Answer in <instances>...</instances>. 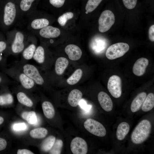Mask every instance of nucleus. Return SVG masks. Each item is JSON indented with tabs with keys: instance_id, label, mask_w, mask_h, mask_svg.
Returning a JSON list of instances; mask_svg holds the SVG:
<instances>
[{
	"instance_id": "obj_1",
	"label": "nucleus",
	"mask_w": 154,
	"mask_h": 154,
	"mask_svg": "<svg viewBox=\"0 0 154 154\" xmlns=\"http://www.w3.org/2000/svg\"><path fill=\"white\" fill-rule=\"evenodd\" d=\"M4 1L0 10V28L6 31L23 19L15 0Z\"/></svg>"
},
{
	"instance_id": "obj_2",
	"label": "nucleus",
	"mask_w": 154,
	"mask_h": 154,
	"mask_svg": "<svg viewBox=\"0 0 154 154\" xmlns=\"http://www.w3.org/2000/svg\"><path fill=\"white\" fill-rule=\"evenodd\" d=\"M28 35L16 29L6 33L9 55H17L22 52L26 44Z\"/></svg>"
},
{
	"instance_id": "obj_3",
	"label": "nucleus",
	"mask_w": 154,
	"mask_h": 154,
	"mask_svg": "<svg viewBox=\"0 0 154 154\" xmlns=\"http://www.w3.org/2000/svg\"><path fill=\"white\" fill-rule=\"evenodd\" d=\"M2 71L18 82L21 86L25 89H31L36 86L31 79L14 65L9 68H6Z\"/></svg>"
},
{
	"instance_id": "obj_4",
	"label": "nucleus",
	"mask_w": 154,
	"mask_h": 154,
	"mask_svg": "<svg viewBox=\"0 0 154 154\" xmlns=\"http://www.w3.org/2000/svg\"><path fill=\"white\" fill-rule=\"evenodd\" d=\"M151 124L148 120L141 121L136 126L131 135L132 142L139 144L142 143L148 137L151 131Z\"/></svg>"
},
{
	"instance_id": "obj_5",
	"label": "nucleus",
	"mask_w": 154,
	"mask_h": 154,
	"mask_svg": "<svg viewBox=\"0 0 154 154\" xmlns=\"http://www.w3.org/2000/svg\"><path fill=\"white\" fill-rule=\"evenodd\" d=\"M14 66L31 79L36 85L42 86L44 84V79L36 66L21 60L15 64Z\"/></svg>"
},
{
	"instance_id": "obj_6",
	"label": "nucleus",
	"mask_w": 154,
	"mask_h": 154,
	"mask_svg": "<svg viewBox=\"0 0 154 154\" xmlns=\"http://www.w3.org/2000/svg\"><path fill=\"white\" fill-rule=\"evenodd\" d=\"M25 17L27 29L31 31L39 30L49 25L50 24L48 19L39 17L36 10Z\"/></svg>"
},
{
	"instance_id": "obj_7",
	"label": "nucleus",
	"mask_w": 154,
	"mask_h": 154,
	"mask_svg": "<svg viewBox=\"0 0 154 154\" xmlns=\"http://www.w3.org/2000/svg\"><path fill=\"white\" fill-rule=\"evenodd\" d=\"M129 45L124 42H118L109 46L106 52V57L110 60H114L123 56L129 50Z\"/></svg>"
},
{
	"instance_id": "obj_8",
	"label": "nucleus",
	"mask_w": 154,
	"mask_h": 154,
	"mask_svg": "<svg viewBox=\"0 0 154 154\" xmlns=\"http://www.w3.org/2000/svg\"><path fill=\"white\" fill-rule=\"evenodd\" d=\"M115 17L110 10H106L102 12L98 19V29L100 32L104 33L109 30L114 25Z\"/></svg>"
},
{
	"instance_id": "obj_9",
	"label": "nucleus",
	"mask_w": 154,
	"mask_h": 154,
	"mask_svg": "<svg viewBox=\"0 0 154 154\" xmlns=\"http://www.w3.org/2000/svg\"><path fill=\"white\" fill-rule=\"evenodd\" d=\"M84 126L89 132L96 136L103 137L106 134V130L103 125L94 119H87L84 123Z\"/></svg>"
},
{
	"instance_id": "obj_10",
	"label": "nucleus",
	"mask_w": 154,
	"mask_h": 154,
	"mask_svg": "<svg viewBox=\"0 0 154 154\" xmlns=\"http://www.w3.org/2000/svg\"><path fill=\"white\" fill-rule=\"evenodd\" d=\"M37 40L35 35L32 34L28 35L26 44L22 52L21 61H26L33 58L37 47Z\"/></svg>"
},
{
	"instance_id": "obj_11",
	"label": "nucleus",
	"mask_w": 154,
	"mask_h": 154,
	"mask_svg": "<svg viewBox=\"0 0 154 154\" xmlns=\"http://www.w3.org/2000/svg\"><path fill=\"white\" fill-rule=\"evenodd\" d=\"M20 16L23 19L36 10L37 0H15Z\"/></svg>"
},
{
	"instance_id": "obj_12",
	"label": "nucleus",
	"mask_w": 154,
	"mask_h": 154,
	"mask_svg": "<svg viewBox=\"0 0 154 154\" xmlns=\"http://www.w3.org/2000/svg\"><path fill=\"white\" fill-rule=\"evenodd\" d=\"M107 88L113 97L116 98L120 97L122 93L121 80L120 78L116 75L111 76L108 81Z\"/></svg>"
},
{
	"instance_id": "obj_13",
	"label": "nucleus",
	"mask_w": 154,
	"mask_h": 154,
	"mask_svg": "<svg viewBox=\"0 0 154 154\" xmlns=\"http://www.w3.org/2000/svg\"><path fill=\"white\" fill-rule=\"evenodd\" d=\"M70 149L74 154H86L88 151L87 145L84 139L76 137L71 142Z\"/></svg>"
},
{
	"instance_id": "obj_14",
	"label": "nucleus",
	"mask_w": 154,
	"mask_h": 154,
	"mask_svg": "<svg viewBox=\"0 0 154 154\" xmlns=\"http://www.w3.org/2000/svg\"><path fill=\"white\" fill-rule=\"evenodd\" d=\"M37 31H38V35L40 37L45 38H56L60 34V31L58 28L50 25Z\"/></svg>"
},
{
	"instance_id": "obj_15",
	"label": "nucleus",
	"mask_w": 154,
	"mask_h": 154,
	"mask_svg": "<svg viewBox=\"0 0 154 154\" xmlns=\"http://www.w3.org/2000/svg\"><path fill=\"white\" fill-rule=\"evenodd\" d=\"M0 106H5L12 104L13 102V98L12 94L8 90V85L0 86Z\"/></svg>"
},
{
	"instance_id": "obj_16",
	"label": "nucleus",
	"mask_w": 154,
	"mask_h": 154,
	"mask_svg": "<svg viewBox=\"0 0 154 154\" xmlns=\"http://www.w3.org/2000/svg\"><path fill=\"white\" fill-rule=\"evenodd\" d=\"M149 64L148 60L145 58L138 59L135 63L133 67V74L137 76H141L145 73Z\"/></svg>"
},
{
	"instance_id": "obj_17",
	"label": "nucleus",
	"mask_w": 154,
	"mask_h": 154,
	"mask_svg": "<svg viewBox=\"0 0 154 154\" xmlns=\"http://www.w3.org/2000/svg\"><path fill=\"white\" fill-rule=\"evenodd\" d=\"M98 97L99 102L103 110L107 112L112 110L113 108L112 101L106 93L100 92L98 93Z\"/></svg>"
},
{
	"instance_id": "obj_18",
	"label": "nucleus",
	"mask_w": 154,
	"mask_h": 154,
	"mask_svg": "<svg viewBox=\"0 0 154 154\" xmlns=\"http://www.w3.org/2000/svg\"><path fill=\"white\" fill-rule=\"evenodd\" d=\"M65 51L71 60H79L82 55V51L79 47L74 44L67 45L65 48Z\"/></svg>"
},
{
	"instance_id": "obj_19",
	"label": "nucleus",
	"mask_w": 154,
	"mask_h": 154,
	"mask_svg": "<svg viewBox=\"0 0 154 154\" xmlns=\"http://www.w3.org/2000/svg\"><path fill=\"white\" fill-rule=\"evenodd\" d=\"M82 96V93L80 90L77 89H74L70 92L68 95V102L71 106L76 107L78 105Z\"/></svg>"
},
{
	"instance_id": "obj_20",
	"label": "nucleus",
	"mask_w": 154,
	"mask_h": 154,
	"mask_svg": "<svg viewBox=\"0 0 154 154\" xmlns=\"http://www.w3.org/2000/svg\"><path fill=\"white\" fill-rule=\"evenodd\" d=\"M146 93L142 92L139 93L133 100L131 105V110L133 112L139 110L146 98Z\"/></svg>"
},
{
	"instance_id": "obj_21",
	"label": "nucleus",
	"mask_w": 154,
	"mask_h": 154,
	"mask_svg": "<svg viewBox=\"0 0 154 154\" xmlns=\"http://www.w3.org/2000/svg\"><path fill=\"white\" fill-rule=\"evenodd\" d=\"M69 64L68 60L63 57H60L56 60L55 64V71L56 74L61 75L64 72Z\"/></svg>"
},
{
	"instance_id": "obj_22",
	"label": "nucleus",
	"mask_w": 154,
	"mask_h": 154,
	"mask_svg": "<svg viewBox=\"0 0 154 154\" xmlns=\"http://www.w3.org/2000/svg\"><path fill=\"white\" fill-rule=\"evenodd\" d=\"M130 129L129 124L125 122L120 123L118 125L116 132L117 139L119 141L123 140L128 133Z\"/></svg>"
},
{
	"instance_id": "obj_23",
	"label": "nucleus",
	"mask_w": 154,
	"mask_h": 154,
	"mask_svg": "<svg viewBox=\"0 0 154 154\" xmlns=\"http://www.w3.org/2000/svg\"><path fill=\"white\" fill-rule=\"evenodd\" d=\"M33 58L39 64H42L44 63L46 60L45 52L43 46L40 45L37 47Z\"/></svg>"
},
{
	"instance_id": "obj_24",
	"label": "nucleus",
	"mask_w": 154,
	"mask_h": 154,
	"mask_svg": "<svg viewBox=\"0 0 154 154\" xmlns=\"http://www.w3.org/2000/svg\"><path fill=\"white\" fill-rule=\"evenodd\" d=\"M42 107L44 115L47 118L51 119L54 117L55 110L51 103L47 101H44L42 103Z\"/></svg>"
},
{
	"instance_id": "obj_25",
	"label": "nucleus",
	"mask_w": 154,
	"mask_h": 154,
	"mask_svg": "<svg viewBox=\"0 0 154 154\" xmlns=\"http://www.w3.org/2000/svg\"><path fill=\"white\" fill-rule=\"evenodd\" d=\"M154 107V94L151 93H149L143 104L141 108L142 110L147 112L151 110Z\"/></svg>"
},
{
	"instance_id": "obj_26",
	"label": "nucleus",
	"mask_w": 154,
	"mask_h": 154,
	"mask_svg": "<svg viewBox=\"0 0 154 154\" xmlns=\"http://www.w3.org/2000/svg\"><path fill=\"white\" fill-rule=\"evenodd\" d=\"M19 102L21 104L28 107H31L33 105V101L24 92L20 91L17 94Z\"/></svg>"
},
{
	"instance_id": "obj_27",
	"label": "nucleus",
	"mask_w": 154,
	"mask_h": 154,
	"mask_svg": "<svg viewBox=\"0 0 154 154\" xmlns=\"http://www.w3.org/2000/svg\"><path fill=\"white\" fill-rule=\"evenodd\" d=\"M21 117L30 124L35 125L37 123V115L34 111L24 112L21 114Z\"/></svg>"
},
{
	"instance_id": "obj_28",
	"label": "nucleus",
	"mask_w": 154,
	"mask_h": 154,
	"mask_svg": "<svg viewBox=\"0 0 154 154\" xmlns=\"http://www.w3.org/2000/svg\"><path fill=\"white\" fill-rule=\"evenodd\" d=\"M48 133V131L46 128L39 127L31 130L30 132V135L32 138L39 139L45 137Z\"/></svg>"
},
{
	"instance_id": "obj_29",
	"label": "nucleus",
	"mask_w": 154,
	"mask_h": 154,
	"mask_svg": "<svg viewBox=\"0 0 154 154\" xmlns=\"http://www.w3.org/2000/svg\"><path fill=\"white\" fill-rule=\"evenodd\" d=\"M55 140V137L52 135L47 137L41 143V148L42 150L45 152L49 151L53 146Z\"/></svg>"
},
{
	"instance_id": "obj_30",
	"label": "nucleus",
	"mask_w": 154,
	"mask_h": 154,
	"mask_svg": "<svg viewBox=\"0 0 154 154\" xmlns=\"http://www.w3.org/2000/svg\"><path fill=\"white\" fill-rule=\"evenodd\" d=\"M0 53L6 57L9 55L8 45L6 38L0 32Z\"/></svg>"
},
{
	"instance_id": "obj_31",
	"label": "nucleus",
	"mask_w": 154,
	"mask_h": 154,
	"mask_svg": "<svg viewBox=\"0 0 154 154\" xmlns=\"http://www.w3.org/2000/svg\"><path fill=\"white\" fill-rule=\"evenodd\" d=\"M82 74V71L81 69H77L67 80V82L70 85H73L76 84L81 78Z\"/></svg>"
},
{
	"instance_id": "obj_32",
	"label": "nucleus",
	"mask_w": 154,
	"mask_h": 154,
	"mask_svg": "<svg viewBox=\"0 0 154 154\" xmlns=\"http://www.w3.org/2000/svg\"><path fill=\"white\" fill-rule=\"evenodd\" d=\"M63 145V142L62 140L60 139H57L55 141L53 146L49 150V153L60 154Z\"/></svg>"
},
{
	"instance_id": "obj_33",
	"label": "nucleus",
	"mask_w": 154,
	"mask_h": 154,
	"mask_svg": "<svg viewBox=\"0 0 154 154\" xmlns=\"http://www.w3.org/2000/svg\"><path fill=\"white\" fill-rule=\"evenodd\" d=\"M74 16L72 12H67L59 17L58 19V22L62 26H64L68 20L72 19Z\"/></svg>"
},
{
	"instance_id": "obj_34",
	"label": "nucleus",
	"mask_w": 154,
	"mask_h": 154,
	"mask_svg": "<svg viewBox=\"0 0 154 154\" xmlns=\"http://www.w3.org/2000/svg\"><path fill=\"white\" fill-rule=\"evenodd\" d=\"M126 8L129 9H134L137 5V0H121Z\"/></svg>"
},
{
	"instance_id": "obj_35",
	"label": "nucleus",
	"mask_w": 154,
	"mask_h": 154,
	"mask_svg": "<svg viewBox=\"0 0 154 154\" xmlns=\"http://www.w3.org/2000/svg\"><path fill=\"white\" fill-rule=\"evenodd\" d=\"M11 81L4 72H0V86L10 84Z\"/></svg>"
},
{
	"instance_id": "obj_36",
	"label": "nucleus",
	"mask_w": 154,
	"mask_h": 154,
	"mask_svg": "<svg viewBox=\"0 0 154 154\" xmlns=\"http://www.w3.org/2000/svg\"><path fill=\"white\" fill-rule=\"evenodd\" d=\"M65 0H49L50 3L56 8H60L64 4Z\"/></svg>"
},
{
	"instance_id": "obj_37",
	"label": "nucleus",
	"mask_w": 154,
	"mask_h": 154,
	"mask_svg": "<svg viewBox=\"0 0 154 154\" xmlns=\"http://www.w3.org/2000/svg\"><path fill=\"white\" fill-rule=\"evenodd\" d=\"M27 128V125L25 123H16L13 126V129L15 131L24 130L26 129Z\"/></svg>"
},
{
	"instance_id": "obj_38",
	"label": "nucleus",
	"mask_w": 154,
	"mask_h": 154,
	"mask_svg": "<svg viewBox=\"0 0 154 154\" xmlns=\"http://www.w3.org/2000/svg\"><path fill=\"white\" fill-rule=\"evenodd\" d=\"M6 57L0 53V69L2 70L6 68Z\"/></svg>"
},
{
	"instance_id": "obj_39",
	"label": "nucleus",
	"mask_w": 154,
	"mask_h": 154,
	"mask_svg": "<svg viewBox=\"0 0 154 154\" xmlns=\"http://www.w3.org/2000/svg\"><path fill=\"white\" fill-rule=\"evenodd\" d=\"M7 143L6 139L0 137V151L5 150L7 146Z\"/></svg>"
},
{
	"instance_id": "obj_40",
	"label": "nucleus",
	"mask_w": 154,
	"mask_h": 154,
	"mask_svg": "<svg viewBox=\"0 0 154 154\" xmlns=\"http://www.w3.org/2000/svg\"><path fill=\"white\" fill-rule=\"evenodd\" d=\"M149 37L150 40L152 42L154 41V25L151 26L148 31Z\"/></svg>"
},
{
	"instance_id": "obj_41",
	"label": "nucleus",
	"mask_w": 154,
	"mask_h": 154,
	"mask_svg": "<svg viewBox=\"0 0 154 154\" xmlns=\"http://www.w3.org/2000/svg\"><path fill=\"white\" fill-rule=\"evenodd\" d=\"M78 105L86 111L88 110L91 107L90 105H88L86 101L83 100H81L79 102Z\"/></svg>"
},
{
	"instance_id": "obj_42",
	"label": "nucleus",
	"mask_w": 154,
	"mask_h": 154,
	"mask_svg": "<svg viewBox=\"0 0 154 154\" xmlns=\"http://www.w3.org/2000/svg\"><path fill=\"white\" fill-rule=\"evenodd\" d=\"M17 154H34L31 151L26 149H19L17 150Z\"/></svg>"
},
{
	"instance_id": "obj_43",
	"label": "nucleus",
	"mask_w": 154,
	"mask_h": 154,
	"mask_svg": "<svg viewBox=\"0 0 154 154\" xmlns=\"http://www.w3.org/2000/svg\"><path fill=\"white\" fill-rule=\"evenodd\" d=\"M5 121V119L3 116L0 115V126L4 123Z\"/></svg>"
},
{
	"instance_id": "obj_44",
	"label": "nucleus",
	"mask_w": 154,
	"mask_h": 154,
	"mask_svg": "<svg viewBox=\"0 0 154 154\" xmlns=\"http://www.w3.org/2000/svg\"><path fill=\"white\" fill-rule=\"evenodd\" d=\"M3 1H2V0L1 1L0 0V10L1 8V7Z\"/></svg>"
}]
</instances>
